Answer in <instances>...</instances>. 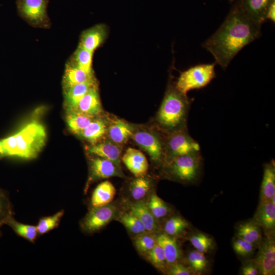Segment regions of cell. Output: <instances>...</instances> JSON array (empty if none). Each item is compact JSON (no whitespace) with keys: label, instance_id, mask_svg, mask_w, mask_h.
<instances>
[{"label":"cell","instance_id":"obj_1","mask_svg":"<svg viewBox=\"0 0 275 275\" xmlns=\"http://www.w3.org/2000/svg\"><path fill=\"white\" fill-rule=\"evenodd\" d=\"M261 25L241 8H236L202 46L213 55L215 63L225 69L242 48L260 36Z\"/></svg>","mask_w":275,"mask_h":275},{"label":"cell","instance_id":"obj_2","mask_svg":"<svg viewBox=\"0 0 275 275\" xmlns=\"http://www.w3.org/2000/svg\"><path fill=\"white\" fill-rule=\"evenodd\" d=\"M189 107L190 101L187 95L181 92L171 78L156 114L158 128L165 134L187 128Z\"/></svg>","mask_w":275,"mask_h":275},{"label":"cell","instance_id":"obj_3","mask_svg":"<svg viewBox=\"0 0 275 275\" xmlns=\"http://www.w3.org/2000/svg\"><path fill=\"white\" fill-rule=\"evenodd\" d=\"M17 141L16 156L25 159L35 158L45 145L46 132L37 121H33L15 133Z\"/></svg>","mask_w":275,"mask_h":275},{"label":"cell","instance_id":"obj_4","mask_svg":"<svg viewBox=\"0 0 275 275\" xmlns=\"http://www.w3.org/2000/svg\"><path fill=\"white\" fill-rule=\"evenodd\" d=\"M169 174L178 180L190 182L197 179L201 169L200 151L176 157L166 162Z\"/></svg>","mask_w":275,"mask_h":275},{"label":"cell","instance_id":"obj_5","mask_svg":"<svg viewBox=\"0 0 275 275\" xmlns=\"http://www.w3.org/2000/svg\"><path fill=\"white\" fill-rule=\"evenodd\" d=\"M131 139L148 153L153 162H165V133L162 131L136 126Z\"/></svg>","mask_w":275,"mask_h":275},{"label":"cell","instance_id":"obj_6","mask_svg":"<svg viewBox=\"0 0 275 275\" xmlns=\"http://www.w3.org/2000/svg\"><path fill=\"white\" fill-rule=\"evenodd\" d=\"M215 63L199 64L181 72L175 82L176 88L182 93L205 87L215 77Z\"/></svg>","mask_w":275,"mask_h":275},{"label":"cell","instance_id":"obj_7","mask_svg":"<svg viewBox=\"0 0 275 275\" xmlns=\"http://www.w3.org/2000/svg\"><path fill=\"white\" fill-rule=\"evenodd\" d=\"M48 0H17L18 15L33 27L48 29L51 21L47 13Z\"/></svg>","mask_w":275,"mask_h":275},{"label":"cell","instance_id":"obj_8","mask_svg":"<svg viewBox=\"0 0 275 275\" xmlns=\"http://www.w3.org/2000/svg\"><path fill=\"white\" fill-rule=\"evenodd\" d=\"M165 162L191 152L200 151L199 144L189 134L187 128L165 134Z\"/></svg>","mask_w":275,"mask_h":275},{"label":"cell","instance_id":"obj_9","mask_svg":"<svg viewBox=\"0 0 275 275\" xmlns=\"http://www.w3.org/2000/svg\"><path fill=\"white\" fill-rule=\"evenodd\" d=\"M116 211V207L110 203L102 206L93 207L82 220L81 227L86 232H96L112 221Z\"/></svg>","mask_w":275,"mask_h":275},{"label":"cell","instance_id":"obj_10","mask_svg":"<svg viewBox=\"0 0 275 275\" xmlns=\"http://www.w3.org/2000/svg\"><path fill=\"white\" fill-rule=\"evenodd\" d=\"M259 245L256 258L254 259L260 274L273 275L275 273V240L273 234H265Z\"/></svg>","mask_w":275,"mask_h":275},{"label":"cell","instance_id":"obj_11","mask_svg":"<svg viewBox=\"0 0 275 275\" xmlns=\"http://www.w3.org/2000/svg\"><path fill=\"white\" fill-rule=\"evenodd\" d=\"M112 177L122 178L125 176L121 168L112 161L97 156L91 158L89 161V175L85 191L93 182Z\"/></svg>","mask_w":275,"mask_h":275},{"label":"cell","instance_id":"obj_12","mask_svg":"<svg viewBox=\"0 0 275 275\" xmlns=\"http://www.w3.org/2000/svg\"><path fill=\"white\" fill-rule=\"evenodd\" d=\"M108 34V28L105 24H95L81 32L78 45L94 52L104 43Z\"/></svg>","mask_w":275,"mask_h":275},{"label":"cell","instance_id":"obj_13","mask_svg":"<svg viewBox=\"0 0 275 275\" xmlns=\"http://www.w3.org/2000/svg\"><path fill=\"white\" fill-rule=\"evenodd\" d=\"M106 135L108 139L114 143L122 145L131 139L136 126L117 118L107 119Z\"/></svg>","mask_w":275,"mask_h":275},{"label":"cell","instance_id":"obj_14","mask_svg":"<svg viewBox=\"0 0 275 275\" xmlns=\"http://www.w3.org/2000/svg\"><path fill=\"white\" fill-rule=\"evenodd\" d=\"M86 150L89 154L109 160L121 168V146L108 139L102 140L96 144L91 145L87 147Z\"/></svg>","mask_w":275,"mask_h":275},{"label":"cell","instance_id":"obj_15","mask_svg":"<svg viewBox=\"0 0 275 275\" xmlns=\"http://www.w3.org/2000/svg\"><path fill=\"white\" fill-rule=\"evenodd\" d=\"M121 160L135 177L147 174L148 162L145 155L141 151L129 147L121 157Z\"/></svg>","mask_w":275,"mask_h":275},{"label":"cell","instance_id":"obj_16","mask_svg":"<svg viewBox=\"0 0 275 275\" xmlns=\"http://www.w3.org/2000/svg\"><path fill=\"white\" fill-rule=\"evenodd\" d=\"M265 234H273L275 228V204L270 200L261 201L253 220Z\"/></svg>","mask_w":275,"mask_h":275},{"label":"cell","instance_id":"obj_17","mask_svg":"<svg viewBox=\"0 0 275 275\" xmlns=\"http://www.w3.org/2000/svg\"><path fill=\"white\" fill-rule=\"evenodd\" d=\"M97 84L95 79L63 88L64 104L67 112L75 110L82 97L92 87Z\"/></svg>","mask_w":275,"mask_h":275},{"label":"cell","instance_id":"obj_18","mask_svg":"<svg viewBox=\"0 0 275 275\" xmlns=\"http://www.w3.org/2000/svg\"><path fill=\"white\" fill-rule=\"evenodd\" d=\"M74 111L93 117L100 115L102 108L98 84L92 87L82 97Z\"/></svg>","mask_w":275,"mask_h":275},{"label":"cell","instance_id":"obj_19","mask_svg":"<svg viewBox=\"0 0 275 275\" xmlns=\"http://www.w3.org/2000/svg\"><path fill=\"white\" fill-rule=\"evenodd\" d=\"M274 0H243L241 9L254 22L261 24L266 19L267 10Z\"/></svg>","mask_w":275,"mask_h":275},{"label":"cell","instance_id":"obj_20","mask_svg":"<svg viewBox=\"0 0 275 275\" xmlns=\"http://www.w3.org/2000/svg\"><path fill=\"white\" fill-rule=\"evenodd\" d=\"M107 123V119L96 117L78 136L87 141L91 145L96 144L106 135Z\"/></svg>","mask_w":275,"mask_h":275},{"label":"cell","instance_id":"obj_21","mask_svg":"<svg viewBox=\"0 0 275 275\" xmlns=\"http://www.w3.org/2000/svg\"><path fill=\"white\" fill-rule=\"evenodd\" d=\"M96 79L94 73H89L67 61L63 77V88Z\"/></svg>","mask_w":275,"mask_h":275},{"label":"cell","instance_id":"obj_22","mask_svg":"<svg viewBox=\"0 0 275 275\" xmlns=\"http://www.w3.org/2000/svg\"><path fill=\"white\" fill-rule=\"evenodd\" d=\"M129 211L136 216L144 224L146 231L155 233L158 230L156 219L150 211L147 203L136 201L130 206Z\"/></svg>","mask_w":275,"mask_h":275},{"label":"cell","instance_id":"obj_23","mask_svg":"<svg viewBox=\"0 0 275 275\" xmlns=\"http://www.w3.org/2000/svg\"><path fill=\"white\" fill-rule=\"evenodd\" d=\"M156 242L162 248L168 266L178 262L181 252L175 238L165 233H161L156 236Z\"/></svg>","mask_w":275,"mask_h":275},{"label":"cell","instance_id":"obj_24","mask_svg":"<svg viewBox=\"0 0 275 275\" xmlns=\"http://www.w3.org/2000/svg\"><path fill=\"white\" fill-rule=\"evenodd\" d=\"M116 194V189L109 181H105L94 189L91 197V203L93 207L107 205L113 201Z\"/></svg>","mask_w":275,"mask_h":275},{"label":"cell","instance_id":"obj_25","mask_svg":"<svg viewBox=\"0 0 275 275\" xmlns=\"http://www.w3.org/2000/svg\"><path fill=\"white\" fill-rule=\"evenodd\" d=\"M237 236L258 247L263 239L261 227L253 221L240 224L237 229Z\"/></svg>","mask_w":275,"mask_h":275},{"label":"cell","instance_id":"obj_26","mask_svg":"<svg viewBox=\"0 0 275 275\" xmlns=\"http://www.w3.org/2000/svg\"><path fill=\"white\" fill-rule=\"evenodd\" d=\"M275 195V166L274 161L266 163L264 167L263 179L261 185V201L270 200Z\"/></svg>","mask_w":275,"mask_h":275},{"label":"cell","instance_id":"obj_27","mask_svg":"<svg viewBox=\"0 0 275 275\" xmlns=\"http://www.w3.org/2000/svg\"><path fill=\"white\" fill-rule=\"evenodd\" d=\"M96 117L73 111L67 112L66 119L69 129L78 135Z\"/></svg>","mask_w":275,"mask_h":275},{"label":"cell","instance_id":"obj_28","mask_svg":"<svg viewBox=\"0 0 275 275\" xmlns=\"http://www.w3.org/2000/svg\"><path fill=\"white\" fill-rule=\"evenodd\" d=\"M93 53L78 45L67 62L89 73H94L93 69Z\"/></svg>","mask_w":275,"mask_h":275},{"label":"cell","instance_id":"obj_29","mask_svg":"<svg viewBox=\"0 0 275 275\" xmlns=\"http://www.w3.org/2000/svg\"><path fill=\"white\" fill-rule=\"evenodd\" d=\"M151 185V179L146 175L136 177L130 185L131 197L136 201L141 200L148 194Z\"/></svg>","mask_w":275,"mask_h":275},{"label":"cell","instance_id":"obj_30","mask_svg":"<svg viewBox=\"0 0 275 275\" xmlns=\"http://www.w3.org/2000/svg\"><path fill=\"white\" fill-rule=\"evenodd\" d=\"M118 221L134 234L139 235L147 232L143 223L130 211L122 213Z\"/></svg>","mask_w":275,"mask_h":275},{"label":"cell","instance_id":"obj_31","mask_svg":"<svg viewBox=\"0 0 275 275\" xmlns=\"http://www.w3.org/2000/svg\"><path fill=\"white\" fill-rule=\"evenodd\" d=\"M189 226L188 223L182 217L175 216L169 218L164 223V233L171 236H175L183 233Z\"/></svg>","mask_w":275,"mask_h":275},{"label":"cell","instance_id":"obj_32","mask_svg":"<svg viewBox=\"0 0 275 275\" xmlns=\"http://www.w3.org/2000/svg\"><path fill=\"white\" fill-rule=\"evenodd\" d=\"M7 224L21 237L30 241H34L37 235L38 231L36 226L25 225L20 223L11 218Z\"/></svg>","mask_w":275,"mask_h":275},{"label":"cell","instance_id":"obj_33","mask_svg":"<svg viewBox=\"0 0 275 275\" xmlns=\"http://www.w3.org/2000/svg\"><path fill=\"white\" fill-rule=\"evenodd\" d=\"M187 261L189 266L196 274L204 272L208 266V261L204 254L196 250L189 253Z\"/></svg>","mask_w":275,"mask_h":275},{"label":"cell","instance_id":"obj_34","mask_svg":"<svg viewBox=\"0 0 275 275\" xmlns=\"http://www.w3.org/2000/svg\"><path fill=\"white\" fill-rule=\"evenodd\" d=\"M147 205L156 219L166 216L169 212V208L166 203L155 193L151 194Z\"/></svg>","mask_w":275,"mask_h":275},{"label":"cell","instance_id":"obj_35","mask_svg":"<svg viewBox=\"0 0 275 275\" xmlns=\"http://www.w3.org/2000/svg\"><path fill=\"white\" fill-rule=\"evenodd\" d=\"M156 243V236L153 233L148 232L138 235L134 240L135 248L143 254L150 251Z\"/></svg>","mask_w":275,"mask_h":275},{"label":"cell","instance_id":"obj_36","mask_svg":"<svg viewBox=\"0 0 275 275\" xmlns=\"http://www.w3.org/2000/svg\"><path fill=\"white\" fill-rule=\"evenodd\" d=\"M189 240L196 250L204 254L208 253L213 246L212 238L202 233L192 235Z\"/></svg>","mask_w":275,"mask_h":275},{"label":"cell","instance_id":"obj_37","mask_svg":"<svg viewBox=\"0 0 275 275\" xmlns=\"http://www.w3.org/2000/svg\"><path fill=\"white\" fill-rule=\"evenodd\" d=\"M64 213V210H61L51 216L40 219L36 226L38 233L42 235L57 227Z\"/></svg>","mask_w":275,"mask_h":275},{"label":"cell","instance_id":"obj_38","mask_svg":"<svg viewBox=\"0 0 275 275\" xmlns=\"http://www.w3.org/2000/svg\"><path fill=\"white\" fill-rule=\"evenodd\" d=\"M148 260L156 268L163 271L168 265L164 252L157 243L146 254Z\"/></svg>","mask_w":275,"mask_h":275},{"label":"cell","instance_id":"obj_39","mask_svg":"<svg viewBox=\"0 0 275 275\" xmlns=\"http://www.w3.org/2000/svg\"><path fill=\"white\" fill-rule=\"evenodd\" d=\"M12 217V209L10 201L6 195L0 191V227L7 224Z\"/></svg>","mask_w":275,"mask_h":275},{"label":"cell","instance_id":"obj_40","mask_svg":"<svg viewBox=\"0 0 275 275\" xmlns=\"http://www.w3.org/2000/svg\"><path fill=\"white\" fill-rule=\"evenodd\" d=\"M233 248L236 254L242 257L250 256L256 248L251 243L237 236L233 240Z\"/></svg>","mask_w":275,"mask_h":275},{"label":"cell","instance_id":"obj_41","mask_svg":"<svg viewBox=\"0 0 275 275\" xmlns=\"http://www.w3.org/2000/svg\"><path fill=\"white\" fill-rule=\"evenodd\" d=\"M167 274L170 275L196 274L189 266H187L178 262L169 266Z\"/></svg>","mask_w":275,"mask_h":275},{"label":"cell","instance_id":"obj_42","mask_svg":"<svg viewBox=\"0 0 275 275\" xmlns=\"http://www.w3.org/2000/svg\"><path fill=\"white\" fill-rule=\"evenodd\" d=\"M243 275H257L260 274L259 268L254 260L243 264L241 269Z\"/></svg>","mask_w":275,"mask_h":275},{"label":"cell","instance_id":"obj_43","mask_svg":"<svg viewBox=\"0 0 275 275\" xmlns=\"http://www.w3.org/2000/svg\"><path fill=\"white\" fill-rule=\"evenodd\" d=\"M266 19H268L273 23L275 21V2L274 0L271 3L267 10Z\"/></svg>","mask_w":275,"mask_h":275},{"label":"cell","instance_id":"obj_44","mask_svg":"<svg viewBox=\"0 0 275 275\" xmlns=\"http://www.w3.org/2000/svg\"><path fill=\"white\" fill-rule=\"evenodd\" d=\"M4 156H5V154L2 146L1 140H0V158Z\"/></svg>","mask_w":275,"mask_h":275},{"label":"cell","instance_id":"obj_45","mask_svg":"<svg viewBox=\"0 0 275 275\" xmlns=\"http://www.w3.org/2000/svg\"><path fill=\"white\" fill-rule=\"evenodd\" d=\"M49 1V0H48Z\"/></svg>","mask_w":275,"mask_h":275}]
</instances>
